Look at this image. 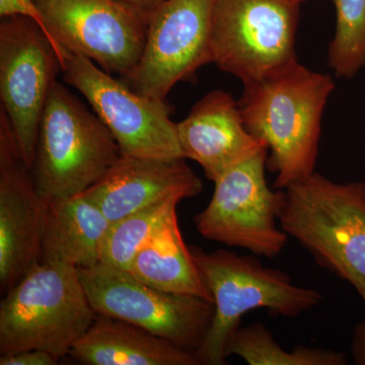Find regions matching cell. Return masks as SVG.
I'll use <instances>...</instances> for the list:
<instances>
[{
    "label": "cell",
    "mask_w": 365,
    "mask_h": 365,
    "mask_svg": "<svg viewBox=\"0 0 365 365\" xmlns=\"http://www.w3.org/2000/svg\"><path fill=\"white\" fill-rule=\"evenodd\" d=\"M244 86L237 104L250 133L267 145L274 188L287 189L314 174L332 78L295 60Z\"/></svg>",
    "instance_id": "obj_1"
},
{
    "label": "cell",
    "mask_w": 365,
    "mask_h": 365,
    "mask_svg": "<svg viewBox=\"0 0 365 365\" xmlns=\"http://www.w3.org/2000/svg\"><path fill=\"white\" fill-rule=\"evenodd\" d=\"M284 191L281 228L365 304V182H336L314 172Z\"/></svg>",
    "instance_id": "obj_2"
},
{
    "label": "cell",
    "mask_w": 365,
    "mask_h": 365,
    "mask_svg": "<svg viewBox=\"0 0 365 365\" xmlns=\"http://www.w3.org/2000/svg\"><path fill=\"white\" fill-rule=\"evenodd\" d=\"M122 157L97 115L55 81L39 125L31 172L43 203L78 194L102 181Z\"/></svg>",
    "instance_id": "obj_3"
},
{
    "label": "cell",
    "mask_w": 365,
    "mask_h": 365,
    "mask_svg": "<svg viewBox=\"0 0 365 365\" xmlns=\"http://www.w3.org/2000/svg\"><path fill=\"white\" fill-rule=\"evenodd\" d=\"M97 316L78 268L40 262L1 300L0 355L41 349L61 359Z\"/></svg>",
    "instance_id": "obj_4"
},
{
    "label": "cell",
    "mask_w": 365,
    "mask_h": 365,
    "mask_svg": "<svg viewBox=\"0 0 365 365\" xmlns=\"http://www.w3.org/2000/svg\"><path fill=\"white\" fill-rule=\"evenodd\" d=\"M190 249L215 309L207 335L197 352L202 364H227V341L249 312L267 309L276 316L292 319L321 302L318 290L297 287L287 274L266 267L255 255L241 256L227 250L206 253L198 247Z\"/></svg>",
    "instance_id": "obj_5"
},
{
    "label": "cell",
    "mask_w": 365,
    "mask_h": 365,
    "mask_svg": "<svg viewBox=\"0 0 365 365\" xmlns=\"http://www.w3.org/2000/svg\"><path fill=\"white\" fill-rule=\"evenodd\" d=\"M297 0H216L211 60L242 83L258 81L297 60Z\"/></svg>",
    "instance_id": "obj_6"
},
{
    "label": "cell",
    "mask_w": 365,
    "mask_h": 365,
    "mask_svg": "<svg viewBox=\"0 0 365 365\" xmlns=\"http://www.w3.org/2000/svg\"><path fill=\"white\" fill-rule=\"evenodd\" d=\"M268 148L218 178L210 202L194 218L209 241L248 250L273 259L287 247V232L278 227L285 191L271 189L266 180Z\"/></svg>",
    "instance_id": "obj_7"
},
{
    "label": "cell",
    "mask_w": 365,
    "mask_h": 365,
    "mask_svg": "<svg viewBox=\"0 0 365 365\" xmlns=\"http://www.w3.org/2000/svg\"><path fill=\"white\" fill-rule=\"evenodd\" d=\"M78 271L98 314L128 322L188 351L200 349L215 317L213 302L163 292L101 262Z\"/></svg>",
    "instance_id": "obj_8"
},
{
    "label": "cell",
    "mask_w": 365,
    "mask_h": 365,
    "mask_svg": "<svg viewBox=\"0 0 365 365\" xmlns=\"http://www.w3.org/2000/svg\"><path fill=\"white\" fill-rule=\"evenodd\" d=\"M64 81L88 101L125 157L177 160L182 155L167 102L141 95L81 55L64 49Z\"/></svg>",
    "instance_id": "obj_9"
},
{
    "label": "cell",
    "mask_w": 365,
    "mask_h": 365,
    "mask_svg": "<svg viewBox=\"0 0 365 365\" xmlns=\"http://www.w3.org/2000/svg\"><path fill=\"white\" fill-rule=\"evenodd\" d=\"M63 51L35 21L25 16L1 18V109L30 168L46 102L62 72Z\"/></svg>",
    "instance_id": "obj_10"
},
{
    "label": "cell",
    "mask_w": 365,
    "mask_h": 365,
    "mask_svg": "<svg viewBox=\"0 0 365 365\" xmlns=\"http://www.w3.org/2000/svg\"><path fill=\"white\" fill-rule=\"evenodd\" d=\"M55 42L128 81L145 45L148 19L117 0H35Z\"/></svg>",
    "instance_id": "obj_11"
},
{
    "label": "cell",
    "mask_w": 365,
    "mask_h": 365,
    "mask_svg": "<svg viewBox=\"0 0 365 365\" xmlns=\"http://www.w3.org/2000/svg\"><path fill=\"white\" fill-rule=\"evenodd\" d=\"M216 0H165L148 21L140 62L128 79L145 97L165 102L180 81L211 60Z\"/></svg>",
    "instance_id": "obj_12"
},
{
    "label": "cell",
    "mask_w": 365,
    "mask_h": 365,
    "mask_svg": "<svg viewBox=\"0 0 365 365\" xmlns=\"http://www.w3.org/2000/svg\"><path fill=\"white\" fill-rule=\"evenodd\" d=\"M43 211L31 168L0 109V287L4 294L42 261Z\"/></svg>",
    "instance_id": "obj_13"
},
{
    "label": "cell",
    "mask_w": 365,
    "mask_h": 365,
    "mask_svg": "<svg viewBox=\"0 0 365 365\" xmlns=\"http://www.w3.org/2000/svg\"><path fill=\"white\" fill-rule=\"evenodd\" d=\"M177 130L184 158L200 165L212 182L268 148L245 126L237 102L220 90L198 101Z\"/></svg>",
    "instance_id": "obj_14"
},
{
    "label": "cell",
    "mask_w": 365,
    "mask_h": 365,
    "mask_svg": "<svg viewBox=\"0 0 365 365\" xmlns=\"http://www.w3.org/2000/svg\"><path fill=\"white\" fill-rule=\"evenodd\" d=\"M122 155L107 176L85 193L111 223L169 199L192 198L202 181L185 162Z\"/></svg>",
    "instance_id": "obj_15"
},
{
    "label": "cell",
    "mask_w": 365,
    "mask_h": 365,
    "mask_svg": "<svg viewBox=\"0 0 365 365\" xmlns=\"http://www.w3.org/2000/svg\"><path fill=\"white\" fill-rule=\"evenodd\" d=\"M71 354L90 365H199L196 352L122 319L98 314Z\"/></svg>",
    "instance_id": "obj_16"
},
{
    "label": "cell",
    "mask_w": 365,
    "mask_h": 365,
    "mask_svg": "<svg viewBox=\"0 0 365 365\" xmlns=\"http://www.w3.org/2000/svg\"><path fill=\"white\" fill-rule=\"evenodd\" d=\"M111 225L85 192L44 203L41 262H57L76 268L97 265Z\"/></svg>",
    "instance_id": "obj_17"
},
{
    "label": "cell",
    "mask_w": 365,
    "mask_h": 365,
    "mask_svg": "<svg viewBox=\"0 0 365 365\" xmlns=\"http://www.w3.org/2000/svg\"><path fill=\"white\" fill-rule=\"evenodd\" d=\"M128 272L163 292L194 295L213 302L191 249L185 244L177 211L145 242L132 262Z\"/></svg>",
    "instance_id": "obj_18"
},
{
    "label": "cell",
    "mask_w": 365,
    "mask_h": 365,
    "mask_svg": "<svg viewBox=\"0 0 365 365\" xmlns=\"http://www.w3.org/2000/svg\"><path fill=\"white\" fill-rule=\"evenodd\" d=\"M225 356L237 355L250 365H345L343 352L297 346L287 351L262 323L240 326L225 344Z\"/></svg>",
    "instance_id": "obj_19"
},
{
    "label": "cell",
    "mask_w": 365,
    "mask_h": 365,
    "mask_svg": "<svg viewBox=\"0 0 365 365\" xmlns=\"http://www.w3.org/2000/svg\"><path fill=\"white\" fill-rule=\"evenodd\" d=\"M182 200L169 199L113 222L101 247V263L129 271L145 242L160 230Z\"/></svg>",
    "instance_id": "obj_20"
},
{
    "label": "cell",
    "mask_w": 365,
    "mask_h": 365,
    "mask_svg": "<svg viewBox=\"0 0 365 365\" xmlns=\"http://www.w3.org/2000/svg\"><path fill=\"white\" fill-rule=\"evenodd\" d=\"M335 34L328 66L337 78L351 79L365 67V0H332Z\"/></svg>",
    "instance_id": "obj_21"
},
{
    "label": "cell",
    "mask_w": 365,
    "mask_h": 365,
    "mask_svg": "<svg viewBox=\"0 0 365 365\" xmlns=\"http://www.w3.org/2000/svg\"><path fill=\"white\" fill-rule=\"evenodd\" d=\"M0 16L1 18L25 16V18L31 19V20L35 21L49 35L47 29H46L44 21H43L39 7H38L35 0H0Z\"/></svg>",
    "instance_id": "obj_22"
},
{
    "label": "cell",
    "mask_w": 365,
    "mask_h": 365,
    "mask_svg": "<svg viewBox=\"0 0 365 365\" xmlns=\"http://www.w3.org/2000/svg\"><path fill=\"white\" fill-rule=\"evenodd\" d=\"M59 360L52 353L41 349L0 355V365H55Z\"/></svg>",
    "instance_id": "obj_23"
},
{
    "label": "cell",
    "mask_w": 365,
    "mask_h": 365,
    "mask_svg": "<svg viewBox=\"0 0 365 365\" xmlns=\"http://www.w3.org/2000/svg\"><path fill=\"white\" fill-rule=\"evenodd\" d=\"M351 354L355 364L365 365V322H361L353 331Z\"/></svg>",
    "instance_id": "obj_24"
},
{
    "label": "cell",
    "mask_w": 365,
    "mask_h": 365,
    "mask_svg": "<svg viewBox=\"0 0 365 365\" xmlns=\"http://www.w3.org/2000/svg\"><path fill=\"white\" fill-rule=\"evenodd\" d=\"M117 1L131 7L150 20L151 14L155 13V9L162 6L165 0H117Z\"/></svg>",
    "instance_id": "obj_25"
},
{
    "label": "cell",
    "mask_w": 365,
    "mask_h": 365,
    "mask_svg": "<svg viewBox=\"0 0 365 365\" xmlns=\"http://www.w3.org/2000/svg\"><path fill=\"white\" fill-rule=\"evenodd\" d=\"M297 1L300 2V4H304V2L309 1V0H297Z\"/></svg>",
    "instance_id": "obj_26"
}]
</instances>
